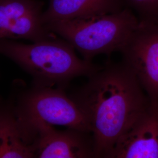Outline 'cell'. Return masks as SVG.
Masks as SVG:
<instances>
[{
    "instance_id": "6da1fadb",
    "label": "cell",
    "mask_w": 158,
    "mask_h": 158,
    "mask_svg": "<svg viewBox=\"0 0 158 158\" xmlns=\"http://www.w3.org/2000/svg\"><path fill=\"white\" fill-rule=\"evenodd\" d=\"M87 118L95 158H107L150 100L124 63L108 64L89 77L73 98Z\"/></svg>"
},
{
    "instance_id": "7a4b0ae2",
    "label": "cell",
    "mask_w": 158,
    "mask_h": 158,
    "mask_svg": "<svg viewBox=\"0 0 158 158\" xmlns=\"http://www.w3.org/2000/svg\"><path fill=\"white\" fill-rule=\"evenodd\" d=\"M0 53L18 63L44 86L65 83L79 76L89 77L100 68L91 61L80 59L72 46L55 36L29 45L0 40Z\"/></svg>"
},
{
    "instance_id": "3957f363",
    "label": "cell",
    "mask_w": 158,
    "mask_h": 158,
    "mask_svg": "<svg viewBox=\"0 0 158 158\" xmlns=\"http://www.w3.org/2000/svg\"><path fill=\"white\" fill-rule=\"evenodd\" d=\"M134 12L120 11L86 18L46 24L52 33L62 37L87 60L97 55L121 52L139 25Z\"/></svg>"
},
{
    "instance_id": "277c9868",
    "label": "cell",
    "mask_w": 158,
    "mask_h": 158,
    "mask_svg": "<svg viewBox=\"0 0 158 158\" xmlns=\"http://www.w3.org/2000/svg\"><path fill=\"white\" fill-rule=\"evenodd\" d=\"M23 120L40 119L48 124L60 125L91 134L85 114L73 98L62 91L42 86L29 93L24 100Z\"/></svg>"
},
{
    "instance_id": "5b68a950",
    "label": "cell",
    "mask_w": 158,
    "mask_h": 158,
    "mask_svg": "<svg viewBox=\"0 0 158 158\" xmlns=\"http://www.w3.org/2000/svg\"><path fill=\"white\" fill-rule=\"evenodd\" d=\"M151 102L158 100V23H141L121 51Z\"/></svg>"
},
{
    "instance_id": "8992f818",
    "label": "cell",
    "mask_w": 158,
    "mask_h": 158,
    "mask_svg": "<svg viewBox=\"0 0 158 158\" xmlns=\"http://www.w3.org/2000/svg\"><path fill=\"white\" fill-rule=\"evenodd\" d=\"M21 119L33 132L35 157L95 158L93 140L89 133L70 128L58 131L40 119Z\"/></svg>"
},
{
    "instance_id": "52a82bcc",
    "label": "cell",
    "mask_w": 158,
    "mask_h": 158,
    "mask_svg": "<svg viewBox=\"0 0 158 158\" xmlns=\"http://www.w3.org/2000/svg\"><path fill=\"white\" fill-rule=\"evenodd\" d=\"M43 6L38 0H0V40L36 42L54 37L44 22Z\"/></svg>"
},
{
    "instance_id": "ba28073f",
    "label": "cell",
    "mask_w": 158,
    "mask_h": 158,
    "mask_svg": "<svg viewBox=\"0 0 158 158\" xmlns=\"http://www.w3.org/2000/svg\"><path fill=\"white\" fill-rule=\"evenodd\" d=\"M108 158H158V100L150 102Z\"/></svg>"
},
{
    "instance_id": "9c48e42d",
    "label": "cell",
    "mask_w": 158,
    "mask_h": 158,
    "mask_svg": "<svg viewBox=\"0 0 158 158\" xmlns=\"http://www.w3.org/2000/svg\"><path fill=\"white\" fill-rule=\"evenodd\" d=\"M124 0H49L43 20L48 23L112 14L124 9Z\"/></svg>"
},
{
    "instance_id": "30bf717a",
    "label": "cell",
    "mask_w": 158,
    "mask_h": 158,
    "mask_svg": "<svg viewBox=\"0 0 158 158\" xmlns=\"http://www.w3.org/2000/svg\"><path fill=\"white\" fill-rule=\"evenodd\" d=\"M31 132L21 119L6 111H0V158L35 157Z\"/></svg>"
},
{
    "instance_id": "8fae6325",
    "label": "cell",
    "mask_w": 158,
    "mask_h": 158,
    "mask_svg": "<svg viewBox=\"0 0 158 158\" xmlns=\"http://www.w3.org/2000/svg\"><path fill=\"white\" fill-rule=\"evenodd\" d=\"M141 23H158V0H124Z\"/></svg>"
}]
</instances>
